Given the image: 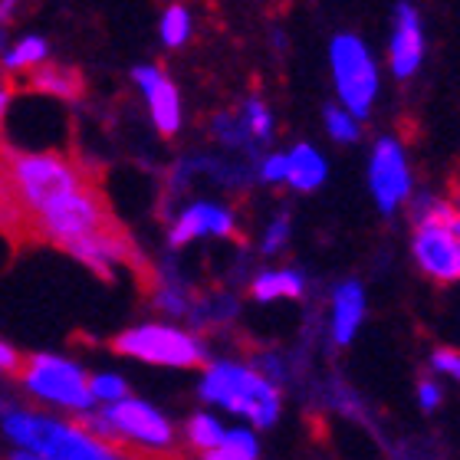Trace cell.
<instances>
[{"label":"cell","instance_id":"6da1fadb","mask_svg":"<svg viewBox=\"0 0 460 460\" xmlns=\"http://www.w3.org/2000/svg\"><path fill=\"white\" fill-rule=\"evenodd\" d=\"M0 424L10 441L20 444L30 457L47 460H112L122 457V447L99 441L76 424L53 421L47 414L33 411H0Z\"/></svg>","mask_w":460,"mask_h":460},{"label":"cell","instance_id":"7a4b0ae2","mask_svg":"<svg viewBox=\"0 0 460 460\" xmlns=\"http://www.w3.org/2000/svg\"><path fill=\"white\" fill-rule=\"evenodd\" d=\"M198 392L204 402L221 404L224 411L240 414L257 428H273L283 411L277 382H270L263 372L240 362H211Z\"/></svg>","mask_w":460,"mask_h":460},{"label":"cell","instance_id":"3957f363","mask_svg":"<svg viewBox=\"0 0 460 460\" xmlns=\"http://www.w3.org/2000/svg\"><path fill=\"white\" fill-rule=\"evenodd\" d=\"M7 188L27 214L53 201L57 194L86 184V172L59 152H7Z\"/></svg>","mask_w":460,"mask_h":460},{"label":"cell","instance_id":"277c9868","mask_svg":"<svg viewBox=\"0 0 460 460\" xmlns=\"http://www.w3.org/2000/svg\"><path fill=\"white\" fill-rule=\"evenodd\" d=\"M30 217H33V234L49 240V243H59V247H69L73 240L96 234V230L115 227V217L109 214L102 194L89 181L73 188V191L57 194L53 201L37 208Z\"/></svg>","mask_w":460,"mask_h":460},{"label":"cell","instance_id":"5b68a950","mask_svg":"<svg viewBox=\"0 0 460 460\" xmlns=\"http://www.w3.org/2000/svg\"><path fill=\"white\" fill-rule=\"evenodd\" d=\"M329 69H332V83L342 99V106L355 119H368L375 99H378V63H375L372 49L365 47L362 37L355 33H339L329 43Z\"/></svg>","mask_w":460,"mask_h":460},{"label":"cell","instance_id":"8992f818","mask_svg":"<svg viewBox=\"0 0 460 460\" xmlns=\"http://www.w3.org/2000/svg\"><path fill=\"white\" fill-rule=\"evenodd\" d=\"M112 352L148 365H164V368H198L208 362V345L201 339L162 323H145L119 332L112 339Z\"/></svg>","mask_w":460,"mask_h":460},{"label":"cell","instance_id":"52a82bcc","mask_svg":"<svg viewBox=\"0 0 460 460\" xmlns=\"http://www.w3.org/2000/svg\"><path fill=\"white\" fill-rule=\"evenodd\" d=\"M20 378L27 385L30 394H37L43 402L69 408V411H86L96 404L89 392V378L83 375L76 362L59 358V355H27L20 365Z\"/></svg>","mask_w":460,"mask_h":460},{"label":"cell","instance_id":"ba28073f","mask_svg":"<svg viewBox=\"0 0 460 460\" xmlns=\"http://www.w3.org/2000/svg\"><path fill=\"white\" fill-rule=\"evenodd\" d=\"M368 188L382 214H394L408 198H411V168H408V155L402 142L385 135L378 138L368 158Z\"/></svg>","mask_w":460,"mask_h":460},{"label":"cell","instance_id":"9c48e42d","mask_svg":"<svg viewBox=\"0 0 460 460\" xmlns=\"http://www.w3.org/2000/svg\"><path fill=\"white\" fill-rule=\"evenodd\" d=\"M102 414L112 421V428L125 441L142 444V447H155V451L174 447V428L168 424V418L162 411H155L152 404L142 402V398H128L125 394L119 402H109Z\"/></svg>","mask_w":460,"mask_h":460},{"label":"cell","instance_id":"30bf717a","mask_svg":"<svg viewBox=\"0 0 460 460\" xmlns=\"http://www.w3.org/2000/svg\"><path fill=\"white\" fill-rule=\"evenodd\" d=\"M411 253L424 277H431L434 283H457L460 279V237L454 224H418Z\"/></svg>","mask_w":460,"mask_h":460},{"label":"cell","instance_id":"8fae6325","mask_svg":"<svg viewBox=\"0 0 460 460\" xmlns=\"http://www.w3.org/2000/svg\"><path fill=\"white\" fill-rule=\"evenodd\" d=\"M132 79L138 83L145 102H148L155 128L164 138L181 132V96H178V86L172 83V76L158 66H135Z\"/></svg>","mask_w":460,"mask_h":460},{"label":"cell","instance_id":"7c38bea8","mask_svg":"<svg viewBox=\"0 0 460 460\" xmlns=\"http://www.w3.org/2000/svg\"><path fill=\"white\" fill-rule=\"evenodd\" d=\"M198 237H237V217L230 208L214 201H198L191 208H184L178 214V221L172 224V247H184Z\"/></svg>","mask_w":460,"mask_h":460},{"label":"cell","instance_id":"4fadbf2b","mask_svg":"<svg viewBox=\"0 0 460 460\" xmlns=\"http://www.w3.org/2000/svg\"><path fill=\"white\" fill-rule=\"evenodd\" d=\"M388 59H392V73L398 79H411L421 69L424 27L414 4H398V10H394V33L392 47H388Z\"/></svg>","mask_w":460,"mask_h":460},{"label":"cell","instance_id":"5bb4252c","mask_svg":"<svg viewBox=\"0 0 460 460\" xmlns=\"http://www.w3.org/2000/svg\"><path fill=\"white\" fill-rule=\"evenodd\" d=\"M365 309H368V299H365V287L355 283V279H345L332 289V313H329V336L336 345H349L355 339V332L362 329L365 323Z\"/></svg>","mask_w":460,"mask_h":460},{"label":"cell","instance_id":"9a60e30c","mask_svg":"<svg viewBox=\"0 0 460 460\" xmlns=\"http://www.w3.org/2000/svg\"><path fill=\"white\" fill-rule=\"evenodd\" d=\"M287 158H289L287 184L289 188H296V191H316V188H323V181L329 178L326 155L319 152V148H313V145L299 142L296 148H289Z\"/></svg>","mask_w":460,"mask_h":460},{"label":"cell","instance_id":"2e32d148","mask_svg":"<svg viewBox=\"0 0 460 460\" xmlns=\"http://www.w3.org/2000/svg\"><path fill=\"white\" fill-rule=\"evenodd\" d=\"M306 293V277L299 270H263L250 283V296L257 303H273V299H299Z\"/></svg>","mask_w":460,"mask_h":460},{"label":"cell","instance_id":"e0dca14e","mask_svg":"<svg viewBox=\"0 0 460 460\" xmlns=\"http://www.w3.org/2000/svg\"><path fill=\"white\" fill-rule=\"evenodd\" d=\"M27 86L40 96H53V99H76L83 93V76H79L76 69H66V66H49L47 59L33 66L30 73Z\"/></svg>","mask_w":460,"mask_h":460},{"label":"cell","instance_id":"ac0fdd59","mask_svg":"<svg viewBox=\"0 0 460 460\" xmlns=\"http://www.w3.org/2000/svg\"><path fill=\"white\" fill-rule=\"evenodd\" d=\"M204 457L211 460H257L260 457V441L257 434L247 431V428H224V438L221 444L214 447V451H208Z\"/></svg>","mask_w":460,"mask_h":460},{"label":"cell","instance_id":"d6986e66","mask_svg":"<svg viewBox=\"0 0 460 460\" xmlns=\"http://www.w3.org/2000/svg\"><path fill=\"white\" fill-rule=\"evenodd\" d=\"M47 57H49L47 40L23 37L17 47H10V49H4V53H0V66L7 69V73H23V69L40 66V63H43Z\"/></svg>","mask_w":460,"mask_h":460},{"label":"cell","instance_id":"ffe728a7","mask_svg":"<svg viewBox=\"0 0 460 460\" xmlns=\"http://www.w3.org/2000/svg\"><path fill=\"white\" fill-rule=\"evenodd\" d=\"M158 37H162L164 47H184L191 40V13H188V7L172 4V7L164 10L162 20H158Z\"/></svg>","mask_w":460,"mask_h":460},{"label":"cell","instance_id":"44dd1931","mask_svg":"<svg viewBox=\"0 0 460 460\" xmlns=\"http://www.w3.org/2000/svg\"><path fill=\"white\" fill-rule=\"evenodd\" d=\"M224 438V424L214 418V414H194L191 421H188V444H191L194 451H214Z\"/></svg>","mask_w":460,"mask_h":460},{"label":"cell","instance_id":"7402d4cb","mask_svg":"<svg viewBox=\"0 0 460 460\" xmlns=\"http://www.w3.org/2000/svg\"><path fill=\"white\" fill-rule=\"evenodd\" d=\"M240 119H243V125H247L250 138L257 145L270 142L273 138V112L267 109V102L257 96H250L247 102H243V112H240Z\"/></svg>","mask_w":460,"mask_h":460},{"label":"cell","instance_id":"603a6c76","mask_svg":"<svg viewBox=\"0 0 460 460\" xmlns=\"http://www.w3.org/2000/svg\"><path fill=\"white\" fill-rule=\"evenodd\" d=\"M214 135H217L227 148H243V152H253V148H257V142L250 138L247 125H243L240 115H230V112L217 115V119H214Z\"/></svg>","mask_w":460,"mask_h":460},{"label":"cell","instance_id":"cb8c5ba5","mask_svg":"<svg viewBox=\"0 0 460 460\" xmlns=\"http://www.w3.org/2000/svg\"><path fill=\"white\" fill-rule=\"evenodd\" d=\"M323 122H326V132L342 145L358 142V119L345 106H326L323 109Z\"/></svg>","mask_w":460,"mask_h":460},{"label":"cell","instance_id":"d4e9b609","mask_svg":"<svg viewBox=\"0 0 460 460\" xmlns=\"http://www.w3.org/2000/svg\"><path fill=\"white\" fill-rule=\"evenodd\" d=\"M188 313L194 316L198 326H204V323H221V319L234 316L237 306H234V299L230 296H208L204 303H198V306L188 309Z\"/></svg>","mask_w":460,"mask_h":460},{"label":"cell","instance_id":"484cf974","mask_svg":"<svg viewBox=\"0 0 460 460\" xmlns=\"http://www.w3.org/2000/svg\"><path fill=\"white\" fill-rule=\"evenodd\" d=\"M89 392H93L96 402L109 404V402L125 398V394H128V385H125V378H119V375H112V372H99L89 378Z\"/></svg>","mask_w":460,"mask_h":460},{"label":"cell","instance_id":"4316f807","mask_svg":"<svg viewBox=\"0 0 460 460\" xmlns=\"http://www.w3.org/2000/svg\"><path fill=\"white\" fill-rule=\"evenodd\" d=\"M155 303H158V309H164V313H172V316H184L188 309H191V293L181 287V283H164L162 289H158V296H155Z\"/></svg>","mask_w":460,"mask_h":460},{"label":"cell","instance_id":"83f0119b","mask_svg":"<svg viewBox=\"0 0 460 460\" xmlns=\"http://www.w3.org/2000/svg\"><path fill=\"white\" fill-rule=\"evenodd\" d=\"M287 240H289V214H277V217L270 221V227L263 230V243H260L263 257L279 253V250L287 247Z\"/></svg>","mask_w":460,"mask_h":460},{"label":"cell","instance_id":"f1b7e54d","mask_svg":"<svg viewBox=\"0 0 460 460\" xmlns=\"http://www.w3.org/2000/svg\"><path fill=\"white\" fill-rule=\"evenodd\" d=\"M287 172H289L287 152L267 155V158L260 162V178H263L267 184H283V181H287Z\"/></svg>","mask_w":460,"mask_h":460},{"label":"cell","instance_id":"f546056e","mask_svg":"<svg viewBox=\"0 0 460 460\" xmlns=\"http://www.w3.org/2000/svg\"><path fill=\"white\" fill-rule=\"evenodd\" d=\"M431 368L438 375H447V378L460 382V352L457 349H438L431 355Z\"/></svg>","mask_w":460,"mask_h":460},{"label":"cell","instance_id":"4dcf8cb0","mask_svg":"<svg viewBox=\"0 0 460 460\" xmlns=\"http://www.w3.org/2000/svg\"><path fill=\"white\" fill-rule=\"evenodd\" d=\"M441 385H434V382H421L418 385V402H421L424 411H438L441 408Z\"/></svg>","mask_w":460,"mask_h":460},{"label":"cell","instance_id":"1f68e13d","mask_svg":"<svg viewBox=\"0 0 460 460\" xmlns=\"http://www.w3.org/2000/svg\"><path fill=\"white\" fill-rule=\"evenodd\" d=\"M20 365H23V355H20L17 349H13V345L0 342V372L17 375V372H20Z\"/></svg>","mask_w":460,"mask_h":460},{"label":"cell","instance_id":"d6a6232c","mask_svg":"<svg viewBox=\"0 0 460 460\" xmlns=\"http://www.w3.org/2000/svg\"><path fill=\"white\" fill-rule=\"evenodd\" d=\"M10 99H13V96H10V89H4V86H0V119H4V115H7V109H10Z\"/></svg>","mask_w":460,"mask_h":460},{"label":"cell","instance_id":"836d02e7","mask_svg":"<svg viewBox=\"0 0 460 460\" xmlns=\"http://www.w3.org/2000/svg\"><path fill=\"white\" fill-rule=\"evenodd\" d=\"M7 49V33H4V20H0V53Z\"/></svg>","mask_w":460,"mask_h":460},{"label":"cell","instance_id":"e575fe53","mask_svg":"<svg viewBox=\"0 0 460 460\" xmlns=\"http://www.w3.org/2000/svg\"><path fill=\"white\" fill-rule=\"evenodd\" d=\"M454 230H457V237H460V204H457V217H454Z\"/></svg>","mask_w":460,"mask_h":460}]
</instances>
